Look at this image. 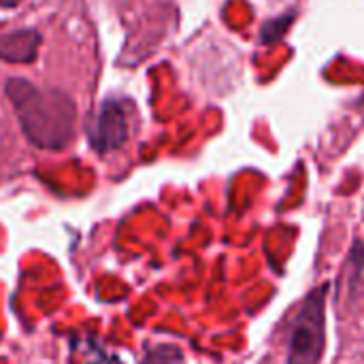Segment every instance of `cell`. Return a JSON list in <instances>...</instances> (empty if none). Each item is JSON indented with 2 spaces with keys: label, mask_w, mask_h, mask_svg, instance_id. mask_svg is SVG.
Listing matches in <instances>:
<instances>
[{
  "label": "cell",
  "mask_w": 364,
  "mask_h": 364,
  "mask_svg": "<svg viewBox=\"0 0 364 364\" xmlns=\"http://www.w3.org/2000/svg\"><path fill=\"white\" fill-rule=\"evenodd\" d=\"M41 45V34L36 30H15L0 36V60L28 64L36 58Z\"/></svg>",
  "instance_id": "cell-4"
},
{
  "label": "cell",
  "mask_w": 364,
  "mask_h": 364,
  "mask_svg": "<svg viewBox=\"0 0 364 364\" xmlns=\"http://www.w3.org/2000/svg\"><path fill=\"white\" fill-rule=\"evenodd\" d=\"M87 364H122V360H119L117 356H109V354H105V352H98V356L92 358Z\"/></svg>",
  "instance_id": "cell-7"
},
{
  "label": "cell",
  "mask_w": 364,
  "mask_h": 364,
  "mask_svg": "<svg viewBox=\"0 0 364 364\" xmlns=\"http://www.w3.org/2000/svg\"><path fill=\"white\" fill-rule=\"evenodd\" d=\"M6 94L23 134L43 149H62L75 134V102L60 90H41L26 79H11Z\"/></svg>",
  "instance_id": "cell-1"
},
{
  "label": "cell",
  "mask_w": 364,
  "mask_h": 364,
  "mask_svg": "<svg viewBox=\"0 0 364 364\" xmlns=\"http://www.w3.org/2000/svg\"><path fill=\"white\" fill-rule=\"evenodd\" d=\"M363 275H364V241L354 239L348 260H346V273L343 279L348 284V296L358 299V292L363 290Z\"/></svg>",
  "instance_id": "cell-5"
},
{
  "label": "cell",
  "mask_w": 364,
  "mask_h": 364,
  "mask_svg": "<svg viewBox=\"0 0 364 364\" xmlns=\"http://www.w3.org/2000/svg\"><path fill=\"white\" fill-rule=\"evenodd\" d=\"M130 134V111L122 100H107L92 126H90V143L98 154H111L119 149Z\"/></svg>",
  "instance_id": "cell-3"
},
{
  "label": "cell",
  "mask_w": 364,
  "mask_h": 364,
  "mask_svg": "<svg viewBox=\"0 0 364 364\" xmlns=\"http://www.w3.org/2000/svg\"><path fill=\"white\" fill-rule=\"evenodd\" d=\"M141 364H183V352L177 346H158L147 352Z\"/></svg>",
  "instance_id": "cell-6"
},
{
  "label": "cell",
  "mask_w": 364,
  "mask_h": 364,
  "mask_svg": "<svg viewBox=\"0 0 364 364\" xmlns=\"http://www.w3.org/2000/svg\"><path fill=\"white\" fill-rule=\"evenodd\" d=\"M333 284L324 282L311 288L301 301L290 328L286 364H320L326 352V305Z\"/></svg>",
  "instance_id": "cell-2"
},
{
  "label": "cell",
  "mask_w": 364,
  "mask_h": 364,
  "mask_svg": "<svg viewBox=\"0 0 364 364\" xmlns=\"http://www.w3.org/2000/svg\"><path fill=\"white\" fill-rule=\"evenodd\" d=\"M19 0H0V6H15Z\"/></svg>",
  "instance_id": "cell-8"
}]
</instances>
